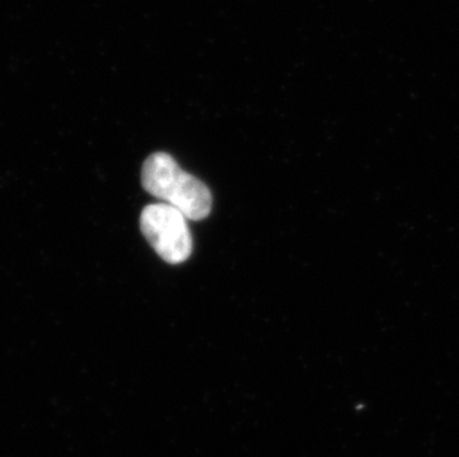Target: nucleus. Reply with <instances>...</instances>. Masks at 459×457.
<instances>
[{"instance_id":"obj_1","label":"nucleus","mask_w":459,"mask_h":457,"mask_svg":"<svg viewBox=\"0 0 459 457\" xmlns=\"http://www.w3.org/2000/svg\"><path fill=\"white\" fill-rule=\"evenodd\" d=\"M142 182L149 194L178 210L187 220H203L212 211V194L207 185L183 171L167 153L149 156Z\"/></svg>"},{"instance_id":"obj_2","label":"nucleus","mask_w":459,"mask_h":457,"mask_svg":"<svg viewBox=\"0 0 459 457\" xmlns=\"http://www.w3.org/2000/svg\"><path fill=\"white\" fill-rule=\"evenodd\" d=\"M144 237L167 263L186 262L192 253V235L185 214L167 205L152 203L144 208L140 217Z\"/></svg>"}]
</instances>
